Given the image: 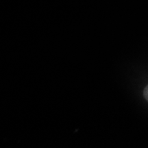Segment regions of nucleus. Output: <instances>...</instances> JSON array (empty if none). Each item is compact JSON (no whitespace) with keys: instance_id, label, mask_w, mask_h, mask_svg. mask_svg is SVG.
Returning <instances> with one entry per match:
<instances>
[{"instance_id":"obj_1","label":"nucleus","mask_w":148,"mask_h":148,"mask_svg":"<svg viewBox=\"0 0 148 148\" xmlns=\"http://www.w3.org/2000/svg\"><path fill=\"white\" fill-rule=\"evenodd\" d=\"M144 97L145 98V99L148 101V85L145 88L144 90Z\"/></svg>"}]
</instances>
